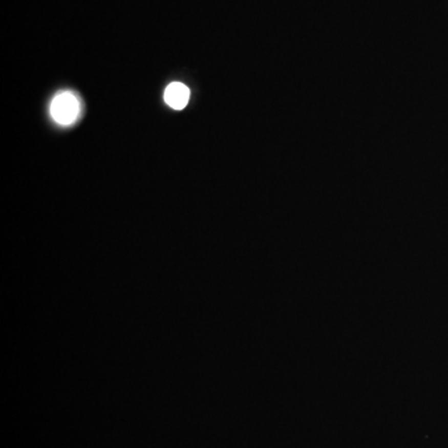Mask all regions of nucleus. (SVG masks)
<instances>
[{"label": "nucleus", "instance_id": "nucleus-1", "mask_svg": "<svg viewBox=\"0 0 448 448\" xmlns=\"http://www.w3.org/2000/svg\"><path fill=\"white\" fill-rule=\"evenodd\" d=\"M80 111V101L71 91L60 92L51 101V117L54 118L55 122L61 126H70L76 122Z\"/></svg>", "mask_w": 448, "mask_h": 448}, {"label": "nucleus", "instance_id": "nucleus-2", "mask_svg": "<svg viewBox=\"0 0 448 448\" xmlns=\"http://www.w3.org/2000/svg\"><path fill=\"white\" fill-rule=\"evenodd\" d=\"M164 101L169 108L182 110L189 101V89L182 82H172L164 91Z\"/></svg>", "mask_w": 448, "mask_h": 448}]
</instances>
